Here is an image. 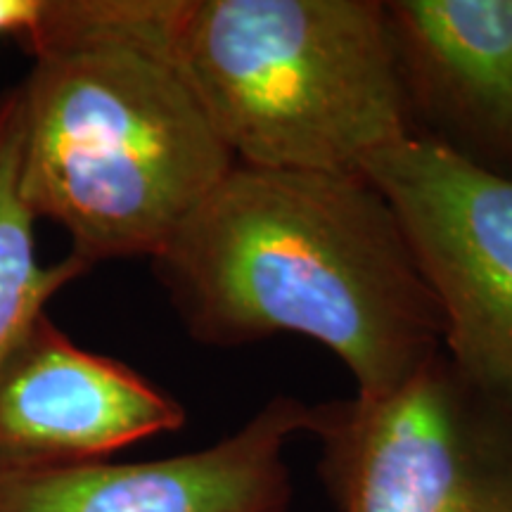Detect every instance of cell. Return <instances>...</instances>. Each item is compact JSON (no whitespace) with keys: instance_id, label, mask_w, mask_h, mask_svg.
I'll use <instances>...</instances> for the list:
<instances>
[{"instance_id":"6da1fadb","label":"cell","mask_w":512,"mask_h":512,"mask_svg":"<svg viewBox=\"0 0 512 512\" xmlns=\"http://www.w3.org/2000/svg\"><path fill=\"white\" fill-rule=\"evenodd\" d=\"M150 261L195 342L313 339L356 396L392 394L444 354L430 285L363 174L235 164Z\"/></svg>"},{"instance_id":"7a4b0ae2","label":"cell","mask_w":512,"mask_h":512,"mask_svg":"<svg viewBox=\"0 0 512 512\" xmlns=\"http://www.w3.org/2000/svg\"><path fill=\"white\" fill-rule=\"evenodd\" d=\"M178 5L43 0L19 46L24 200L88 271L152 259L238 164L176 62Z\"/></svg>"},{"instance_id":"3957f363","label":"cell","mask_w":512,"mask_h":512,"mask_svg":"<svg viewBox=\"0 0 512 512\" xmlns=\"http://www.w3.org/2000/svg\"><path fill=\"white\" fill-rule=\"evenodd\" d=\"M174 55L238 164L361 174L413 136L382 0H181Z\"/></svg>"},{"instance_id":"277c9868","label":"cell","mask_w":512,"mask_h":512,"mask_svg":"<svg viewBox=\"0 0 512 512\" xmlns=\"http://www.w3.org/2000/svg\"><path fill=\"white\" fill-rule=\"evenodd\" d=\"M337 512H512V401L439 354L392 394L311 406Z\"/></svg>"},{"instance_id":"5b68a950","label":"cell","mask_w":512,"mask_h":512,"mask_svg":"<svg viewBox=\"0 0 512 512\" xmlns=\"http://www.w3.org/2000/svg\"><path fill=\"white\" fill-rule=\"evenodd\" d=\"M361 174L392 204L444 318V354L512 401V178L422 136L382 147Z\"/></svg>"},{"instance_id":"8992f818","label":"cell","mask_w":512,"mask_h":512,"mask_svg":"<svg viewBox=\"0 0 512 512\" xmlns=\"http://www.w3.org/2000/svg\"><path fill=\"white\" fill-rule=\"evenodd\" d=\"M183 422L181 401L117 358L79 347L48 313L0 366V475L100 463Z\"/></svg>"},{"instance_id":"52a82bcc","label":"cell","mask_w":512,"mask_h":512,"mask_svg":"<svg viewBox=\"0 0 512 512\" xmlns=\"http://www.w3.org/2000/svg\"><path fill=\"white\" fill-rule=\"evenodd\" d=\"M309 425V403L278 394L238 432L200 451L3 472L0 512H290L285 448Z\"/></svg>"},{"instance_id":"ba28073f","label":"cell","mask_w":512,"mask_h":512,"mask_svg":"<svg viewBox=\"0 0 512 512\" xmlns=\"http://www.w3.org/2000/svg\"><path fill=\"white\" fill-rule=\"evenodd\" d=\"M413 136L512 178V0L384 3Z\"/></svg>"},{"instance_id":"9c48e42d","label":"cell","mask_w":512,"mask_h":512,"mask_svg":"<svg viewBox=\"0 0 512 512\" xmlns=\"http://www.w3.org/2000/svg\"><path fill=\"white\" fill-rule=\"evenodd\" d=\"M19 155L22 91L15 83L0 93V366L50 299L88 273L72 256L57 264H43L38 256V221L24 200Z\"/></svg>"},{"instance_id":"30bf717a","label":"cell","mask_w":512,"mask_h":512,"mask_svg":"<svg viewBox=\"0 0 512 512\" xmlns=\"http://www.w3.org/2000/svg\"><path fill=\"white\" fill-rule=\"evenodd\" d=\"M43 0H0V38H15L22 46L36 29Z\"/></svg>"}]
</instances>
